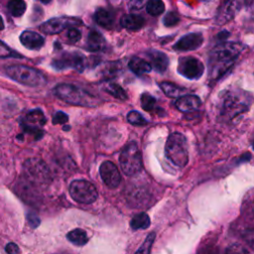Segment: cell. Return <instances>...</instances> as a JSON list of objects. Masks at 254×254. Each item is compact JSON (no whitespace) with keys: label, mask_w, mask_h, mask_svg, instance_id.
Masks as SVG:
<instances>
[{"label":"cell","mask_w":254,"mask_h":254,"mask_svg":"<svg viewBox=\"0 0 254 254\" xmlns=\"http://www.w3.org/2000/svg\"><path fill=\"white\" fill-rule=\"evenodd\" d=\"M159 86H160L161 90L163 91V93L167 97L172 98V99H175V98L179 99L180 97L184 96L183 94L186 92L185 89L180 88V87L176 86V84H174L172 82H168V81H163L159 84Z\"/></svg>","instance_id":"cell-22"},{"label":"cell","mask_w":254,"mask_h":254,"mask_svg":"<svg viewBox=\"0 0 254 254\" xmlns=\"http://www.w3.org/2000/svg\"><path fill=\"white\" fill-rule=\"evenodd\" d=\"M68 120H69V116L66 113H64L63 111H58L53 117L54 124H64V123L68 122Z\"/></svg>","instance_id":"cell-34"},{"label":"cell","mask_w":254,"mask_h":254,"mask_svg":"<svg viewBox=\"0 0 254 254\" xmlns=\"http://www.w3.org/2000/svg\"><path fill=\"white\" fill-rule=\"evenodd\" d=\"M128 67L137 75L149 73L152 71L151 64H149L147 61H145L139 57H133L129 61Z\"/></svg>","instance_id":"cell-20"},{"label":"cell","mask_w":254,"mask_h":254,"mask_svg":"<svg viewBox=\"0 0 254 254\" xmlns=\"http://www.w3.org/2000/svg\"><path fill=\"white\" fill-rule=\"evenodd\" d=\"M244 48L242 44L236 42H224L215 47L210 54L211 79L218 80L224 75L231 69Z\"/></svg>","instance_id":"cell-1"},{"label":"cell","mask_w":254,"mask_h":254,"mask_svg":"<svg viewBox=\"0 0 254 254\" xmlns=\"http://www.w3.org/2000/svg\"><path fill=\"white\" fill-rule=\"evenodd\" d=\"M106 92L114 97L117 100L120 101H126L127 100V94L126 92L119 86V84L115 82H109L107 84L106 87Z\"/></svg>","instance_id":"cell-27"},{"label":"cell","mask_w":254,"mask_h":254,"mask_svg":"<svg viewBox=\"0 0 254 254\" xmlns=\"http://www.w3.org/2000/svg\"><path fill=\"white\" fill-rule=\"evenodd\" d=\"M229 36V33L227 31H221L218 35V38L219 40H225L227 37Z\"/></svg>","instance_id":"cell-41"},{"label":"cell","mask_w":254,"mask_h":254,"mask_svg":"<svg viewBox=\"0 0 254 254\" xmlns=\"http://www.w3.org/2000/svg\"><path fill=\"white\" fill-rule=\"evenodd\" d=\"M4 29V22H3V19L2 17L0 16V31Z\"/></svg>","instance_id":"cell-42"},{"label":"cell","mask_w":254,"mask_h":254,"mask_svg":"<svg viewBox=\"0 0 254 254\" xmlns=\"http://www.w3.org/2000/svg\"><path fill=\"white\" fill-rule=\"evenodd\" d=\"M156 237V233L155 232H151L148 234V236L146 237L145 241L143 242V244L141 245V247L139 249L136 250V253H144V254H148L151 252V248L152 245L154 243Z\"/></svg>","instance_id":"cell-31"},{"label":"cell","mask_w":254,"mask_h":254,"mask_svg":"<svg viewBox=\"0 0 254 254\" xmlns=\"http://www.w3.org/2000/svg\"><path fill=\"white\" fill-rule=\"evenodd\" d=\"M40 1L43 3V4H49L52 0H40Z\"/></svg>","instance_id":"cell-43"},{"label":"cell","mask_w":254,"mask_h":254,"mask_svg":"<svg viewBox=\"0 0 254 254\" xmlns=\"http://www.w3.org/2000/svg\"><path fill=\"white\" fill-rule=\"evenodd\" d=\"M122 171L127 176L138 174L142 170V154L136 142H129L124 146L119 157Z\"/></svg>","instance_id":"cell-6"},{"label":"cell","mask_w":254,"mask_h":254,"mask_svg":"<svg viewBox=\"0 0 254 254\" xmlns=\"http://www.w3.org/2000/svg\"><path fill=\"white\" fill-rule=\"evenodd\" d=\"M146 10L152 16H159L165 11V4L162 0H149Z\"/></svg>","instance_id":"cell-28"},{"label":"cell","mask_w":254,"mask_h":254,"mask_svg":"<svg viewBox=\"0 0 254 254\" xmlns=\"http://www.w3.org/2000/svg\"><path fill=\"white\" fill-rule=\"evenodd\" d=\"M127 120L132 125H137V126L146 125L148 123L146 118L141 113H139L138 111H135V110H132L127 114Z\"/></svg>","instance_id":"cell-30"},{"label":"cell","mask_w":254,"mask_h":254,"mask_svg":"<svg viewBox=\"0 0 254 254\" xmlns=\"http://www.w3.org/2000/svg\"><path fill=\"white\" fill-rule=\"evenodd\" d=\"M202 1H207V2H211V1H214V0H202Z\"/></svg>","instance_id":"cell-44"},{"label":"cell","mask_w":254,"mask_h":254,"mask_svg":"<svg viewBox=\"0 0 254 254\" xmlns=\"http://www.w3.org/2000/svg\"><path fill=\"white\" fill-rule=\"evenodd\" d=\"M253 99L250 94L240 90H229L221 98V114L233 119L249 110Z\"/></svg>","instance_id":"cell-2"},{"label":"cell","mask_w":254,"mask_h":254,"mask_svg":"<svg viewBox=\"0 0 254 254\" xmlns=\"http://www.w3.org/2000/svg\"><path fill=\"white\" fill-rule=\"evenodd\" d=\"M95 19L100 26L106 29H111L114 23L113 14L105 8H100L97 10L95 14Z\"/></svg>","instance_id":"cell-21"},{"label":"cell","mask_w":254,"mask_h":254,"mask_svg":"<svg viewBox=\"0 0 254 254\" xmlns=\"http://www.w3.org/2000/svg\"><path fill=\"white\" fill-rule=\"evenodd\" d=\"M204 42V37L201 33H190L178 40L174 45V50L176 51H194L199 49Z\"/></svg>","instance_id":"cell-15"},{"label":"cell","mask_w":254,"mask_h":254,"mask_svg":"<svg viewBox=\"0 0 254 254\" xmlns=\"http://www.w3.org/2000/svg\"><path fill=\"white\" fill-rule=\"evenodd\" d=\"M14 55V52L2 41H0V57L6 58V57H11Z\"/></svg>","instance_id":"cell-35"},{"label":"cell","mask_w":254,"mask_h":254,"mask_svg":"<svg viewBox=\"0 0 254 254\" xmlns=\"http://www.w3.org/2000/svg\"><path fill=\"white\" fill-rule=\"evenodd\" d=\"M252 148H253V150H254V141H253V144H252Z\"/></svg>","instance_id":"cell-45"},{"label":"cell","mask_w":254,"mask_h":254,"mask_svg":"<svg viewBox=\"0 0 254 254\" xmlns=\"http://www.w3.org/2000/svg\"><path fill=\"white\" fill-rule=\"evenodd\" d=\"M150 218L146 213H140L134 216L130 221V226L133 230L147 229L150 226Z\"/></svg>","instance_id":"cell-25"},{"label":"cell","mask_w":254,"mask_h":254,"mask_svg":"<svg viewBox=\"0 0 254 254\" xmlns=\"http://www.w3.org/2000/svg\"><path fill=\"white\" fill-rule=\"evenodd\" d=\"M180 22V17L179 15L174 12V11H171V12H168L164 18H163V24L166 26V27H173V26H176L178 23Z\"/></svg>","instance_id":"cell-32"},{"label":"cell","mask_w":254,"mask_h":254,"mask_svg":"<svg viewBox=\"0 0 254 254\" xmlns=\"http://www.w3.org/2000/svg\"><path fill=\"white\" fill-rule=\"evenodd\" d=\"M5 251L9 254H15V253H20L19 247L15 243H8L5 247Z\"/></svg>","instance_id":"cell-38"},{"label":"cell","mask_w":254,"mask_h":254,"mask_svg":"<svg viewBox=\"0 0 254 254\" xmlns=\"http://www.w3.org/2000/svg\"><path fill=\"white\" fill-rule=\"evenodd\" d=\"M177 109H179L182 112L190 113L197 111L201 107V100L199 97L194 95L189 96H182L180 97L175 104Z\"/></svg>","instance_id":"cell-16"},{"label":"cell","mask_w":254,"mask_h":254,"mask_svg":"<svg viewBox=\"0 0 254 254\" xmlns=\"http://www.w3.org/2000/svg\"><path fill=\"white\" fill-rule=\"evenodd\" d=\"M27 219H28V222H29L30 226L33 227V228H36V227H38L40 225L41 220H40L39 217L36 214H34V213H31V212L28 213L27 214Z\"/></svg>","instance_id":"cell-36"},{"label":"cell","mask_w":254,"mask_h":254,"mask_svg":"<svg viewBox=\"0 0 254 254\" xmlns=\"http://www.w3.org/2000/svg\"><path fill=\"white\" fill-rule=\"evenodd\" d=\"M145 0H130V9L132 10H138L141 9L144 5Z\"/></svg>","instance_id":"cell-37"},{"label":"cell","mask_w":254,"mask_h":254,"mask_svg":"<svg viewBox=\"0 0 254 254\" xmlns=\"http://www.w3.org/2000/svg\"><path fill=\"white\" fill-rule=\"evenodd\" d=\"M165 154L174 165L184 168L189 162V146L185 135L175 132L168 137Z\"/></svg>","instance_id":"cell-4"},{"label":"cell","mask_w":254,"mask_h":254,"mask_svg":"<svg viewBox=\"0 0 254 254\" xmlns=\"http://www.w3.org/2000/svg\"><path fill=\"white\" fill-rule=\"evenodd\" d=\"M178 72L188 79L196 80L202 77L205 73L204 64L194 57L181 58L178 65Z\"/></svg>","instance_id":"cell-10"},{"label":"cell","mask_w":254,"mask_h":254,"mask_svg":"<svg viewBox=\"0 0 254 254\" xmlns=\"http://www.w3.org/2000/svg\"><path fill=\"white\" fill-rule=\"evenodd\" d=\"M226 252H230V253H236V252H243V253H247L248 251L246 249H244L242 246L240 245H232L229 246V248L226 250Z\"/></svg>","instance_id":"cell-39"},{"label":"cell","mask_w":254,"mask_h":254,"mask_svg":"<svg viewBox=\"0 0 254 254\" xmlns=\"http://www.w3.org/2000/svg\"><path fill=\"white\" fill-rule=\"evenodd\" d=\"M71 197L77 203L91 205L95 203L99 197L96 187L89 181L75 180L73 181L69 188Z\"/></svg>","instance_id":"cell-7"},{"label":"cell","mask_w":254,"mask_h":254,"mask_svg":"<svg viewBox=\"0 0 254 254\" xmlns=\"http://www.w3.org/2000/svg\"><path fill=\"white\" fill-rule=\"evenodd\" d=\"M245 239L251 245V247L254 249V231H252V230L247 231L246 235H245Z\"/></svg>","instance_id":"cell-40"},{"label":"cell","mask_w":254,"mask_h":254,"mask_svg":"<svg viewBox=\"0 0 254 254\" xmlns=\"http://www.w3.org/2000/svg\"><path fill=\"white\" fill-rule=\"evenodd\" d=\"M100 174L104 183L109 189H115L121 183V175L114 163L105 161L100 167Z\"/></svg>","instance_id":"cell-13"},{"label":"cell","mask_w":254,"mask_h":254,"mask_svg":"<svg viewBox=\"0 0 254 254\" xmlns=\"http://www.w3.org/2000/svg\"><path fill=\"white\" fill-rule=\"evenodd\" d=\"M120 24L123 28L127 30L137 31L144 26L145 19L142 16L136 14H126L121 18Z\"/></svg>","instance_id":"cell-19"},{"label":"cell","mask_w":254,"mask_h":254,"mask_svg":"<svg viewBox=\"0 0 254 254\" xmlns=\"http://www.w3.org/2000/svg\"><path fill=\"white\" fill-rule=\"evenodd\" d=\"M54 93L60 100L70 105L86 108H96L101 103V101L92 94L79 88H76L70 83L58 84L54 90Z\"/></svg>","instance_id":"cell-3"},{"label":"cell","mask_w":254,"mask_h":254,"mask_svg":"<svg viewBox=\"0 0 254 254\" xmlns=\"http://www.w3.org/2000/svg\"><path fill=\"white\" fill-rule=\"evenodd\" d=\"M141 107L144 110L152 112L156 109V100L148 93H144L141 96Z\"/></svg>","instance_id":"cell-29"},{"label":"cell","mask_w":254,"mask_h":254,"mask_svg":"<svg viewBox=\"0 0 254 254\" xmlns=\"http://www.w3.org/2000/svg\"><path fill=\"white\" fill-rule=\"evenodd\" d=\"M148 57L151 61V66L158 73H164L169 66V59L166 54L157 50H151L148 52Z\"/></svg>","instance_id":"cell-18"},{"label":"cell","mask_w":254,"mask_h":254,"mask_svg":"<svg viewBox=\"0 0 254 254\" xmlns=\"http://www.w3.org/2000/svg\"><path fill=\"white\" fill-rule=\"evenodd\" d=\"M67 238L74 245L76 246H83L84 244H87L89 241V236L87 232L83 229L76 228L72 231H70L67 234Z\"/></svg>","instance_id":"cell-24"},{"label":"cell","mask_w":254,"mask_h":254,"mask_svg":"<svg viewBox=\"0 0 254 254\" xmlns=\"http://www.w3.org/2000/svg\"><path fill=\"white\" fill-rule=\"evenodd\" d=\"M46 121L43 111L41 109H35L26 115L22 125L26 132L34 135L36 139H41L44 135L42 127L46 124Z\"/></svg>","instance_id":"cell-12"},{"label":"cell","mask_w":254,"mask_h":254,"mask_svg":"<svg viewBox=\"0 0 254 254\" xmlns=\"http://www.w3.org/2000/svg\"><path fill=\"white\" fill-rule=\"evenodd\" d=\"M6 73L9 77L20 82L24 86L39 88L47 83L46 76L36 69L22 65H15L6 68Z\"/></svg>","instance_id":"cell-5"},{"label":"cell","mask_w":254,"mask_h":254,"mask_svg":"<svg viewBox=\"0 0 254 254\" xmlns=\"http://www.w3.org/2000/svg\"><path fill=\"white\" fill-rule=\"evenodd\" d=\"M7 8L12 16L20 17L25 13L27 5L24 0H11L7 5Z\"/></svg>","instance_id":"cell-26"},{"label":"cell","mask_w":254,"mask_h":254,"mask_svg":"<svg viewBox=\"0 0 254 254\" xmlns=\"http://www.w3.org/2000/svg\"><path fill=\"white\" fill-rule=\"evenodd\" d=\"M105 39L102 34L97 31H91L88 37V50L92 52H99L105 47Z\"/></svg>","instance_id":"cell-23"},{"label":"cell","mask_w":254,"mask_h":254,"mask_svg":"<svg viewBox=\"0 0 254 254\" xmlns=\"http://www.w3.org/2000/svg\"><path fill=\"white\" fill-rule=\"evenodd\" d=\"M20 41L24 47L30 50H40L45 44L44 37L33 31H24L20 36Z\"/></svg>","instance_id":"cell-17"},{"label":"cell","mask_w":254,"mask_h":254,"mask_svg":"<svg viewBox=\"0 0 254 254\" xmlns=\"http://www.w3.org/2000/svg\"><path fill=\"white\" fill-rule=\"evenodd\" d=\"M52 66L58 71L74 69L78 73H82L86 69L87 61L80 53H65L60 58L55 59L52 62Z\"/></svg>","instance_id":"cell-9"},{"label":"cell","mask_w":254,"mask_h":254,"mask_svg":"<svg viewBox=\"0 0 254 254\" xmlns=\"http://www.w3.org/2000/svg\"><path fill=\"white\" fill-rule=\"evenodd\" d=\"M76 23L80 24V21H76L73 19L71 20L68 18H52V19L44 22L40 26V30L45 34L54 35V34L61 33L69 26H72Z\"/></svg>","instance_id":"cell-14"},{"label":"cell","mask_w":254,"mask_h":254,"mask_svg":"<svg viewBox=\"0 0 254 254\" xmlns=\"http://www.w3.org/2000/svg\"><path fill=\"white\" fill-rule=\"evenodd\" d=\"M67 37L71 43H76L81 39V33L76 28H71L68 30Z\"/></svg>","instance_id":"cell-33"},{"label":"cell","mask_w":254,"mask_h":254,"mask_svg":"<svg viewBox=\"0 0 254 254\" xmlns=\"http://www.w3.org/2000/svg\"><path fill=\"white\" fill-rule=\"evenodd\" d=\"M24 171L30 183L44 185L50 181V172L47 165L40 159H29L24 164Z\"/></svg>","instance_id":"cell-8"},{"label":"cell","mask_w":254,"mask_h":254,"mask_svg":"<svg viewBox=\"0 0 254 254\" xmlns=\"http://www.w3.org/2000/svg\"><path fill=\"white\" fill-rule=\"evenodd\" d=\"M253 0H226L217 16V24L223 25L232 20L242 8L250 6Z\"/></svg>","instance_id":"cell-11"}]
</instances>
